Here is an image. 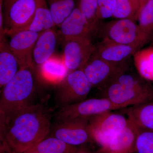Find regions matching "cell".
<instances>
[{"instance_id": "1", "label": "cell", "mask_w": 153, "mask_h": 153, "mask_svg": "<svg viewBox=\"0 0 153 153\" xmlns=\"http://www.w3.org/2000/svg\"><path fill=\"white\" fill-rule=\"evenodd\" d=\"M1 117V137L10 153H23L43 140L50 131L47 111L30 104Z\"/></svg>"}, {"instance_id": "2", "label": "cell", "mask_w": 153, "mask_h": 153, "mask_svg": "<svg viewBox=\"0 0 153 153\" xmlns=\"http://www.w3.org/2000/svg\"><path fill=\"white\" fill-rule=\"evenodd\" d=\"M126 72L101 90L102 97L123 108L153 101V86L149 81Z\"/></svg>"}, {"instance_id": "3", "label": "cell", "mask_w": 153, "mask_h": 153, "mask_svg": "<svg viewBox=\"0 0 153 153\" xmlns=\"http://www.w3.org/2000/svg\"><path fill=\"white\" fill-rule=\"evenodd\" d=\"M34 66L21 68L3 88L0 100V116H5L31 104L35 90Z\"/></svg>"}, {"instance_id": "4", "label": "cell", "mask_w": 153, "mask_h": 153, "mask_svg": "<svg viewBox=\"0 0 153 153\" xmlns=\"http://www.w3.org/2000/svg\"><path fill=\"white\" fill-rule=\"evenodd\" d=\"M98 34L102 40L134 46L139 50L149 43L139 25L130 19L102 23Z\"/></svg>"}, {"instance_id": "5", "label": "cell", "mask_w": 153, "mask_h": 153, "mask_svg": "<svg viewBox=\"0 0 153 153\" xmlns=\"http://www.w3.org/2000/svg\"><path fill=\"white\" fill-rule=\"evenodd\" d=\"M130 122L123 115L109 111L88 120V131L92 140L101 146L107 145Z\"/></svg>"}, {"instance_id": "6", "label": "cell", "mask_w": 153, "mask_h": 153, "mask_svg": "<svg viewBox=\"0 0 153 153\" xmlns=\"http://www.w3.org/2000/svg\"><path fill=\"white\" fill-rule=\"evenodd\" d=\"M126 63L114 64L92 55L82 70L93 87L102 90L112 82L118 76L126 72Z\"/></svg>"}, {"instance_id": "7", "label": "cell", "mask_w": 153, "mask_h": 153, "mask_svg": "<svg viewBox=\"0 0 153 153\" xmlns=\"http://www.w3.org/2000/svg\"><path fill=\"white\" fill-rule=\"evenodd\" d=\"M123 108L105 97L85 99L63 106L57 113V119L58 121L77 118L89 119L104 113Z\"/></svg>"}, {"instance_id": "8", "label": "cell", "mask_w": 153, "mask_h": 153, "mask_svg": "<svg viewBox=\"0 0 153 153\" xmlns=\"http://www.w3.org/2000/svg\"><path fill=\"white\" fill-rule=\"evenodd\" d=\"M92 87L82 69L71 71L59 84L57 98L64 106L79 102L86 99Z\"/></svg>"}, {"instance_id": "9", "label": "cell", "mask_w": 153, "mask_h": 153, "mask_svg": "<svg viewBox=\"0 0 153 153\" xmlns=\"http://www.w3.org/2000/svg\"><path fill=\"white\" fill-rule=\"evenodd\" d=\"M37 0H17L11 6L4 18L5 34L11 36L24 30L34 19Z\"/></svg>"}, {"instance_id": "10", "label": "cell", "mask_w": 153, "mask_h": 153, "mask_svg": "<svg viewBox=\"0 0 153 153\" xmlns=\"http://www.w3.org/2000/svg\"><path fill=\"white\" fill-rule=\"evenodd\" d=\"M63 44V60L69 72L82 69L96 49L90 38L72 39Z\"/></svg>"}, {"instance_id": "11", "label": "cell", "mask_w": 153, "mask_h": 153, "mask_svg": "<svg viewBox=\"0 0 153 153\" xmlns=\"http://www.w3.org/2000/svg\"><path fill=\"white\" fill-rule=\"evenodd\" d=\"M88 120L77 118L58 121L53 137L74 146L88 142L92 140L88 131Z\"/></svg>"}, {"instance_id": "12", "label": "cell", "mask_w": 153, "mask_h": 153, "mask_svg": "<svg viewBox=\"0 0 153 153\" xmlns=\"http://www.w3.org/2000/svg\"><path fill=\"white\" fill-rule=\"evenodd\" d=\"M41 33L23 30L10 36L8 45L16 57L22 68L34 66L33 50Z\"/></svg>"}, {"instance_id": "13", "label": "cell", "mask_w": 153, "mask_h": 153, "mask_svg": "<svg viewBox=\"0 0 153 153\" xmlns=\"http://www.w3.org/2000/svg\"><path fill=\"white\" fill-rule=\"evenodd\" d=\"M59 27L58 36L63 43L72 39H91L94 36L89 23L78 7L75 8Z\"/></svg>"}, {"instance_id": "14", "label": "cell", "mask_w": 153, "mask_h": 153, "mask_svg": "<svg viewBox=\"0 0 153 153\" xmlns=\"http://www.w3.org/2000/svg\"><path fill=\"white\" fill-rule=\"evenodd\" d=\"M140 131L137 127L130 120L126 127L115 136L107 145L101 147L97 153L135 152L137 139Z\"/></svg>"}, {"instance_id": "15", "label": "cell", "mask_w": 153, "mask_h": 153, "mask_svg": "<svg viewBox=\"0 0 153 153\" xmlns=\"http://www.w3.org/2000/svg\"><path fill=\"white\" fill-rule=\"evenodd\" d=\"M138 50L134 46L102 40L94 54L108 62L120 64L126 63V60Z\"/></svg>"}, {"instance_id": "16", "label": "cell", "mask_w": 153, "mask_h": 153, "mask_svg": "<svg viewBox=\"0 0 153 153\" xmlns=\"http://www.w3.org/2000/svg\"><path fill=\"white\" fill-rule=\"evenodd\" d=\"M59 38L58 33L53 29L42 32L38 37L33 50L34 66L38 67L53 56Z\"/></svg>"}, {"instance_id": "17", "label": "cell", "mask_w": 153, "mask_h": 153, "mask_svg": "<svg viewBox=\"0 0 153 153\" xmlns=\"http://www.w3.org/2000/svg\"><path fill=\"white\" fill-rule=\"evenodd\" d=\"M40 77L47 83L59 85L69 73L63 57L53 55L39 66Z\"/></svg>"}, {"instance_id": "18", "label": "cell", "mask_w": 153, "mask_h": 153, "mask_svg": "<svg viewBox=\"0 0 153 153\" xmlns=\"http://www.w3.org/2000/svg\"><path fill=\"white\" fill-rule=\"evenodd\" d=\"M16 57L4 39L0 44V86L3 88L22 68Z\"/></svg>"}, {"instance_id": "19", "label": "cell", "mask_w": 153, "mask_h": 153, "mask_svg": "<svg viewBox=\"0 0 153 153\" xmlns=\"http://www.w3.org/2000/svg\"><path fill=\"white\" fill-rule=\"evenodd\" d=\"M123 109V111L140 131H153V101Z\"/></svg>"}, {"instance_id": "20", "label": "cell", "mask_w": 153, "mask_h": 153, "mask_svg": "<svg viewBox=\"0 0 153 153\" xmlns=\"http://www.w3.org/2000/svg\"><path fill=\"white\" fill-rule=\"evenodd\" d=\"M56 27L47 0H37V8L33 22L24 30L41 33Z\"/></svg>"}, {"instance_id": "21", "label": "cell", "mask_w": 153, "mask_h": 153, "mask_svg": "<svg viewBox=\"0 0 153 153\" xmlns=\"http://www.w3.org/2000/svg\"><path fill=\"white\" fill-rule=\"evenodd\" d=\"M133 57L134 65L140 76L153 82V47L137 50Z\"/></svg>"}, {"instance_id": "22", "label": "cell", "mask_w": 153, "mask_h": 153, "mask_svg": "<svg viewBox=\"0 0 153 153\" xmlns=\"http://www.w3.org/2000/svg\"><path fill=\"white\" fill-rule=\"evenodd\" d=\"M33 148L38 153H75L77 151L76 146L55 137L46 138Z\"/></svg>"}, {"instance_id": "23", "label": "cell", "mask_w": 153, "mask_h": 153, "mask_svg": "<svg viewBox=\"0 0 153 153\" xmlns=\"http://www.w3.org/2000/svg\"><path fill=\"white\" fill-rule=\"evenodd\" d=\"M76 0H47L55 26L60 25L75 9Z\"/></svg>"}, {"instance_id": "24", "label": "cell", "mask_w": 153, "mask_h": 153, "mask_svg": "<svg viewBox=\"0 0 153 153\" xmlns=\"http://www.w3.org/2000/svg\"><path fill=\"white\" fill-rule=\"evenodd\" d=\"M140 10V5L136 0H116L113 17L115 19L138 20Z\"/></svg>"}, {"instance_id": "25", "label": "cell", "mask_w": 153, "mask_h": 153, "mask_svg": "<svg viewBox=\"0 0 153 153\" xmlns=\"http://www.w3.org/2000/svg\"><path fill=\"white\" fill-rule=\"evenodd\" d=\"M139 26L148 42L153 41V0H148L140 11Z\"/></svg>"}, {"instance_id": "26", "label": "cell", "mask_w": 153, "mask_h": 153, "mask_svg": "<svg viewBox=\"0 0 153 153\" xmlns=\"http://www.w3.org/2000/svg\"><path fill=\"white\" fill-rule=\"evenodd\" d=\"M98 0H80L78 7L89 23L94 35L98 34L102 23L97 17Z\"/></svg>"}, {"instance_id": "27", "label": "cell", "mask_w": 153, "mask_h": 153, "mask_svg": "<svg viewBox=\"0 0 153 153\" xmlns=\"http://www.w3.org/2000/svg\"><path fill=\"white\" fill-rule=\"evenodd\" d=\"M136 153H153V131H140L136 145Z\"/></svg>"}, {"instance_id": "28", "label": "cell", "mask_w": 153, "mask_h": 153, "mask_svg": "<svg viewBox=\"0 0 153 153\" xmlns=\"http://www.w3.org/2000/svg\"><path fill=\"white\" fill-rule=\"evenodd\" d=\"M116 0H98L97 17L100 21L113 17Z\"/></svg>"}, {"instance_id": "29", "label": "cell", "mask_w": 153, "mask_h": 153, "mask_svg": "<svg viewBox=\"0 0 153 153\" xmlns=\"http://www.w3.org/2000/svg\"><path fill=\"white\" fill-rule=\"evenodd\" d=\"M17 0H4L3 7L4 19L8 13L9 10L11 6Z\"/></svg>"}, {"instance_id": "30", "label": "cell", "mask_w": 153, "mask_h": 153, "mask_svg": "<svg viewBox=\"0 0 153 153\" xmlns=\"http://www.w3.org/2000/svg\"><path fill=\"white\" fill-rule=\"evenodd\" d=\"M136 1H137L140 3V5L141 10L143 7L144 5L146 4V3L148 1V0H136Z\"/></svg>"}, {"instance_id": "31", "label": "cell", "mask_w": 153, "mask_h": 153, "mask_svg": "<svg viewBox=\"0 0 153 153\" xmlns=\"http://www.w3.org/2000/svg\"><path fill=\"white\" fill-rule=\"evenodd\" d=\"M23 153H38L33 147L30 148Z\"/></svg>"}]
</instances>
